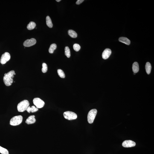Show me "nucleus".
Here are the masks:
<instances>
[{"instance_id": "1", "label": "nucleus", "mask_w": 154, "mask_h": 154, "mask_svg": "<svg viewBox=\"0 0 154 154\" xmlns=\"http://www.w3.org/2000/svg\"><path fill=\"white\" fill-rule=\"evenodd\" d=\"M16 74L15 71L12 70L4 74L3 80L5 84L7 86H11L13 82V78Z\"/></svg>"}, {"instance_id": "2", "label": "nucleus", "mask_w": 154, "mask_h": 154, "mask_svg": "<svg viewBox=\"0 0 154 154\" xmlns=\"http://www.w3.org/2000/svg\"><path fill=\"white\" fill-rule=\"evenodd\" d=\"M30 103L28 100H24L18 104L17 106V110L18 112H22L26 111L29 106Z\"/></svg>"}, {"instance_id": "3", "label": "nucleus", "mask_w": 154, "mask_h": 154, "mask_svg": "<svg viewBox=\"0 0 154 154\" xmlns=\"http://www.w3.org/2000/svg\"><path fill=\"white\" fill-rule=\"evenodd\" d=\"M23 117L21 115L16 116L13 117L10 121V124L12 126L18 125L22 122Z\"/></svg>"}, {"instance_id": "4", "label": "nucleus", "mask_w": 154, "mask_h": 154, "mask_svg": "<svg viewBox=\"0 0 154 154\" xmlns=\"http://www.w3.org/2000/svg\"><path fill=\"white\" fill-rule=\"evenodd\" d=\"M97 113V109H94L91 110L88 114L87 120L88 123H92L93 122Z\"/></svg>"}, {"instance_id": "5", "label": "nucleus", "mask_w": 154, "mask_h": 154, "mask_svg": "<svg viewBox=\"0 0 154 154\" xmlns=\"http://www.w3.org/2000/svg\"><path fill=\"white\" fill-rule=\"evenodd\" d=\"M64 118L68 120L76 119L77 118V115L75 113L70 111H67L64 113Z\"/></svg>"}, {"instance_id": "6", "label": "nucleus", "mask_w": 154, "mask_h": 154, "mask_svg": "<svg viewBox=\"0 0 154 154\" xmlns=\"http://www.w3.org/2000/svg\"><path fill=\"white\" fill-rule=\"evenodd\" d=\"M33 102L34 104L38 109L43 107L45 104V102L38 98H36L33 99Z\"/></svg>"}, {"instance_id": "7", "label": "nucleus", "mask_w": 154, "mask_h": 154, "mask_svg": "<svg viewBox=\"0 0 154 154\" xmlns=\"http://www.w3.org/2000/svg\"><path fill=\"white\" fill-rule=\"evenodd\" d=\"M11 56L10 53L6 52L2 55L0 59V62L2 64H4L10 60Z\"/></svg>"}, {"instance_id": "8", "label": "nucleus", "mask_w": 154, "mask_h": 154, "mask_svg": "<svg viewBox=\"0 0 154 154\" xmlns=\"http://www.w3.org/2000/svg\"><path fill=\"white\" fill-rule=\"evenodd\" d=\"M36 41L34 38L27 39L24 42L23 45L25 47H30L34 45L36 43Z\"/></svg>"}, {"instance_id": "9", "label": "nucleus", "mask_w": 154, "mask_h": 154, "mask_svg": "<svg viewBox=\"0 0 154 154\" xmlns=\"http://www.w3.org/2000/svg\"><path fill=\"white\" fill-rule=\"evenodd\" d=\"M136 145V143L131 140H126L123 142L122 144L123 147L125 148L134 147Z\"/></svg>"}, {"instance_id": "10", "label": "nucleus", "mask_w": 154, "mask_h": 154, "mask_svg": "<svg viewBox=\"0 0 154 154\" xmlns=\"http://www.w3.org/2000/svg\"><path fill=\"white\" fill-rule=\"evenodd\" d=\"M111 53V50L109 49H106L102 53V56L103 59H107L110 56Z\"/></svg>"}, {"instance_id": "11", "label": "nucleus", "mask_w": 154, "mask_h": 154, "mask_svg": "<svg viewBox=\"0 0 154 154\" xmlns=\"http://www.w3.org/2000/svg\"><path fill=\"white\" fill-rule=\"evenodd\" d=\"M36 119L35 118L34 115L30 116L28 117L25 121V123L27 124H33L36 122Z\"/></svg>"}, {"instance_id": "12", "label": "nucleus", "mask_w": 154, "mask_h": 154, "mask_svg": "<svg viewBox=\"0 0 154 154\" xmlns=\"http://www.w3.org/2000/svg\"><path fill=\"white\" fill-rule=\"evenodd\" d=\"M119 41L120 42L126 44V45H129L130 44V40L126 37H120L119 39Z\"/></svg>"}, {"instance_id": "13", "label": "nucleus", "mask_w": 154, "mask_h": 154, "mask_svg": "<svg viewBox=\"0 0 154 154\" xmlns=\"http://www.w3.org/2000/svg\"><path fill=\"white\" fill-rule=\"evenodd\" d=\"M132 68L134 73L135 74L138 72L139 70V65L138 62H134L133 64Z\"/></svg>"}, {"instance_id": "14", "label": "nucleus", "mask_w": 154, "mask_h": 154, "mask_svg": "<svg viewBox=\"0 0 154 154\" xmlns=\"http://www.w3.org/2000/svg\"><path fill=\"white\" fill-rule=\"evenodd\" d=\"M38 110V108L34 106H32L31 107L29 106L26 110L29 113L31 112L32 113L36 112Z\"/></svg>"}, {"instance_id": "15", "label": "nucleus", "mask_w": 154, "mask_h": 154, "mask_svg": "<svg viewBox=\"0 0 154 154\" xmlns=\"http://www.w3.org/2000/svg\"><path fill=\"white\" fill-rule=\"evenodd\" d=\"M145 69L147 74H150L152 69L151 65L150 62H146L145 65Z\"/></svg>"}, {"instance_id": "16", "label": "nucleus", "mask_w": 154, "mask_h": 154, "mask_svg": "<svg viewBox=\"0 0 154 154\" xmlns=\"http://www.w3.org/2000/svg\"><path fill=\"white\" fill-rule=\"evenodd\" d=\"M46 23L47 25L50 28H52L53 26V24L52 21L49 16H48L46 18Z\"/></svg>"}, {"instance_id": "17", "label": "nucleus", "mask_w": 154, "mask_h": 154, "mask_svg": "<svg viewBox=\"0 0 154 154\" xmlns=\"http://www.w3.org/2000/svg\"><path fill=\"white\" fill-rule=\"evenodd\" d=\"M36 24L34 22H30L27 25V28L29 30H31L33 29L36 27Z\"/></svg>"}, {"instance_id": "18", "label": "nucleus", "mask_w": 154, "mask_h": 154, "mask_svg": "<svg viewBox=\"0 0 154 154\" xmlns=\"http://www.w3.org/2000/svg\"><path fill=\"white\" fill-rule=\"evenodd\" d=\"M69 36L73 38H76L77 37V34L75 31L72 30H69L68 31Z\"/></svg>"}, {"instance_id": "19", "label": "nucleus", "mask_w": 154, "mask_h": 154, "mask_svg": "<svg viewBox=\"0 0 154 154\" xmlns=\"http://www.w3.org/2000/svg\"><path fill=\"white\" fill-rule=\"evenodd\" d=\"M57 45L55 44H52L50 45V48L49 49V52L50 53H53L54 52L55 50L57 48Z\"/></svg>"}, {"instance_id": "20", "label": "nucleus", "mask_w": 154, "mask_h": 154, "mask_svg": "<svg viewBox=\"0 0 154 154\" xmlns=\"http://www.w3.org/2000/svg\"><path fill=\"white\" fill-rule=\"evenodd\" d=\"M65 55L67 57L69 58L70 57V51L69 48L68 46L65 47Z\"/></svg>"}, {"instance_id": "21", "label": "nucleus", "mask_w": 154, "mask_h": 154, "mask_svg": "<svg viewBox=\"0 0 154 154\" xmlns=\"http://www.w3.org/2000/svg\"><path fill=\"white\" fill-rule=\"evenodd\" d=\"M57 73L59 77L62 78H65V75L64 73L62 70L59 69L57 70Z\"/></svg>"}, {"instance_id": "22", "label": "nucleus", "mask_w": 154, "mask_h": 154, "mask_svg": "<svg viewBox=\"0 0 154 154\" xmlns=\"http://www.w3.org/2000/svg\"><path fill=\"white\" fill-rule=\"evenodd\" d=\"M0 153L2 154H9V152L7 149L0 146Z\"/></svg>"}, {"instance_id": "23", "label": "nucleus", "mask_w": 154, "mask_h": 154, "mask_svg": "<svg viewBox=\"0 0 154 154\" xmlns=\"http://www.w3.org/2000/svg\"><path fill=\"white\" fill-rule=\"evenodd\" d=\"M48 66H47V64L45 63H43L42 69V72L44 73H46L47 71H48Z\"/></svg>"}, {"instance_id": "24", "label": "nucleus", "mask_w": 154, "mask_h": 154, "mask_svg": "<svg viewBox=\"0 0 154 154\" xmlns=\"http://www.w3.org/2000/svg\"><path fill=\"white\" fill-rule=\"evenodd\" d=\"M80 46L78 44H74L73 46V48L76 51H79V50L80 49Z\"/></svg>"}, {"instance_id": "25", "label": "nucleus", "mask_w": 154, "mask_h": 154, "mask_svg": "<svg viewBox=\"0 0 154 154\" xmlns=\"http://www.w3.org/2000/svg\"><path fill=\"white\" fill-rule=\"evenodd\" d=\"M84 1V0H78L76 2V4L77 5L80 4L83 2Z\"/></svg>"}, {"instance_id": "26", "label": "nucleus", "mask_w": 154, "mask_h": 154, "mask_svg": "<svg viewBox=\"0 0 154 154\" xmlns=\"http://www.w3.org/2000/svg\"><path fill=\"white\" fill-rule=\"evenodd\" d=\"M56 1H57L58 2H60L61 1V0H56Z\"/></svg>"}, {"instance_id": "27", "label": "nucleus", "mask_w": 154, "mask_h": 154, "mask_svg": "<svg viewBox=\"0 0 154 154\" xmlns=\"http://www.w3.org/2000/svg\"><path fill=\"white\" fill-rule=\"evenodd\" d=\"M135 74H136L135 73H134V75H135Z\"/></svg>"}]
</instances>
